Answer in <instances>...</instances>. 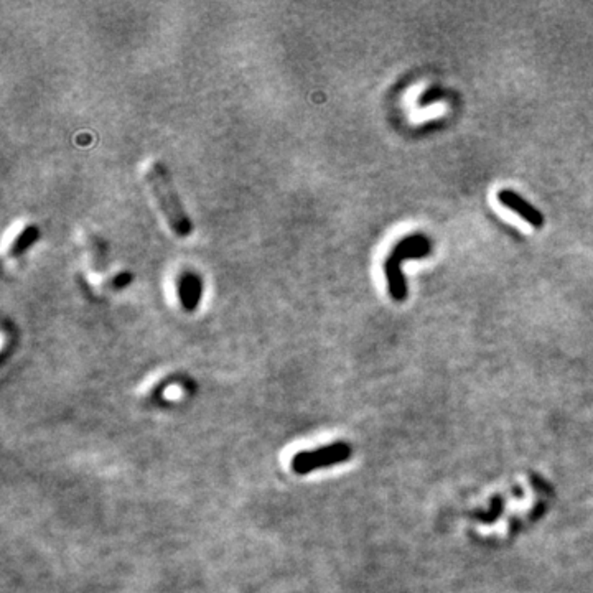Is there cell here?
Segmentation results:
<instances>
[{
  "instance_id": "1",
  "label": "cell",
  "mask_w": 593,
  "mask_h": 593,
  "mask_svg": "<svg viewBox=\"0 0 593 593\" xmlns=\"http://www.w3.org/2000/svg\"><path fill=\"white\" fill-rule=\"evenodd\" d=\"M146 178L158 206H160L162 215L165 216L170 228L181 238L190 236L193 231V223L190 216L186 215L185 208H183L180 198H178V193L175 191L170 172L167 170V167L160 162L152 163L146 173Z\"/></svg>"
},
{
  "instance_id": "2",
  "label": "cell",
  "mask_w": 593,
  "mask_h": 593,
  "mask_svg": "<svg viewBox=\"0 0 593 593\" xmlns=\"http://www.w3.org/2000/svg\"><path fill=\"white\" fill-rule=\"evenodd\" d=\"M431 254V243L426 236L422 234H412L399 241L390 250L389 257L384 262L385 277H388L389 293L394 300L401 302L407 295L406 282H404L401 262L404 259H419L426 257Z\"/></svg>"
},
{
  "instance_id": "3",
  "label": "cell",
  "mask_w": 593,
  "mask_h": 593,
  "mask_svg": "<svg viewBox=\"0 0 593 593\" xmlns=\"http://www.w3.org/2000/svg\"><path fill=\"white\" fill-rule=\"evenodd\" d=\"M351 455H353V448L350 443H328V445L313 448V450L295 453L291 461V468L297 475H308L315 470L345 464L350 460Z\"/></svg>"
},
{
  "instance_id": "4",
  "label": "cell",
  "mask_w": 593,
  "mask_h": 593,
  "mask_svg": "<svg viewBox=\"0 0 593 593\" xmlns=\"http://www.w3.org/2000/svg\"><path fill=\"white\" fill-rule=\"evenodd\" d=\"M498 201L504 206V208H508L513 211V213L521 216V218H523L528 224H531L533 228L541 229L544 223H546V219H544V215L541 213V211H539L537 208H534L529 201H525L523 196L518 195V193L513 190H501L498 193Z\"/></svg>"
},
{
  "instance_id": "5",
  "label": "cell",
  "mask_w": 593,
  "mask_h": 593,
  "mask_svg": "<svg viewBox=\"0 0 593 593\" xmlns=\"http://www.w3.org/2000/svg\"><path fill=\"white\" fill-rule=\"evenodd\" d=\"M178 298H180L181 307L186 312H193L200 305L201 293H203V283H201L200 276L195 272L186 271L181 272L178 277Z\"/></svg>"
},
{
  "instance_id": "6",
  "label": "cell",
  "mask_w": 593,
  "mask_h": 593,
  "mask_svg": "<svg viewBox=\"0 0 593 593\" xmlns=\"http://www.w3.org/2000/svg\"><path fill=\"white\" fill-rule=\"evenodd\" d=\"M38 238H40V229H38V226L35 224L27 226V228H23L20 233L17 234L15 241L11 244V248H8V255H11V257H18V255L25 254L27 250L37 243Z\"/></svg>"
},
{
  "instance_id": "7",
  "label": "cell",
  "mask_w": 593,
  "mask_h": 593,
  "mask_svg": "<svg viewBox=\"0 0 593 593\" xmlns=\"http://www.w3.org/2000/svg\"><path fill=\"white\" fill-rule=\"evenodd\" d=\"M132 281V276L127 272H122V274H117V276L113 277V281H110V288H114V291H119V288H122L127 286V283Z\"/></svg>"
}]
</instances>
